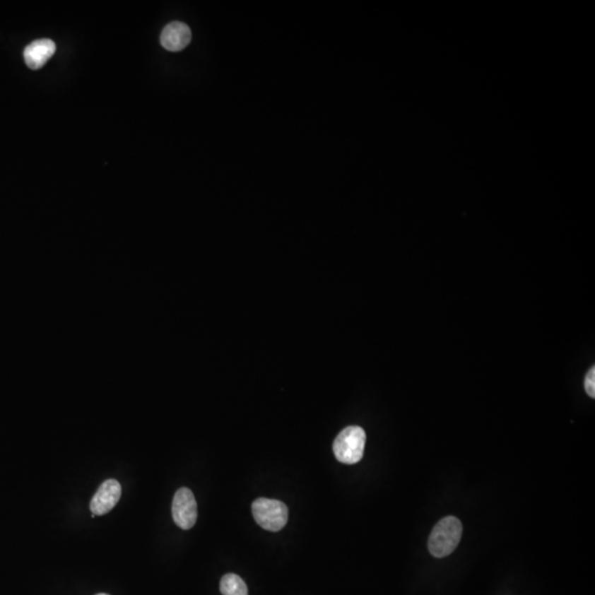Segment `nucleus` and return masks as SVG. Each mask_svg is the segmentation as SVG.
<instances>
[{
    "instance_id": "obj_9",
    "label": "nucleus",
    "mask_w": 595,
    "mask_h": 595,
    "mask_svg": "<svg viewBox=\"0 0 595 595\" xmlns=\"http://www.w3.org/2000/svg\"><path fill=\"white\" fill-rule=\"evenodd\" d=\"M585 390L591 398L595 397V368L592 367L589 370L588 375L585 377Z\"/></svg>"
},
{
    "instance_id": "obj_5",
    "label": "nucleus",
    "mask_w": 595,
    "mask_h": 595,
    "mask_svg": "<svg viewBox=\"0 0 595 595\" xmlns=\"http://www.w3.org/2000/svg\"><path fill=\"white\" fill-rule=\"evenodd\" d=\"M122 496V486L119 482L113 478L100 484L95 495L90 500V508L92 514L96 516L105 515L113 509Z\"/></svg>"
},
{
    "instance_id": "obj_1",
    "label": "nucleus",
    "mask_w": 595,
    "mask_h": 595,
    "mask_svg": "<svg viewBox=\"0 0 595 595\" xmlns=\"http://www.w3.org/2000/svg\"><path fill=\"white\" fill-rule=\"evenodd\" d=\"M462 524L453 516L443 518L433 528L429 538V551L435 558L451 555L458 547L462 537Z\"/></svg>"
},
{
    "instance_id": "obj_2",
    "label": "nucleus",
    "mask_w": 595,
    "mask_h": 595,
    "mask_svg": "<svg viewBox=\"0 0 595 595\" xmlns=\"http://www.w3.org/2000/svg\"><path fill=\"white\" fill-rule=\"evenodd\" d=\"M365 443V431L360 427L352 425L338 433L333 443V452L341 463L356 464L362 460Z\"/></svg>"
},
{
    "instance_id": "obj_4",
    "label": "nucleus",
    "mask_w": 595,
    "mask_h": 595,
    "mask_svg": "<svg viewBox=\"0 0 595 595\" xmlns=\"http://www.w3.org/2000/svg\"><path fill=\"white\" fill-rule=\"evenodd\" d=\"M172 517L175 523L184 531H189L198 519V504L192 490L187 488L177 490L172 502Z\"/></svg>"
},
{
    "instance_id": "obj_6",
    "label": "nucleus",
    "mask_w": 595,
    "mask_h": 595,
    "mask_svg": "<svg viewBox=\"0 0 595 595\" xmlns=\"http://www.w3.org/2000/svg\"><path fill=\"white\" fill-rule=\"evenodd\" d=\"M191 30L188 25L179 21L169 23L161 33L160 42L165 50L178 52L188 47L191 41Z\"/></svg>"
},
{
    "instance_id": "obj_10",
    "label": "nucleus",
    "mask_w": 595,
    "mask_h": 595,
    "mask_svg": "<svg viewBox=\"0 0 595 595\" xmlns=\"http://www.w3.org/2000/svg\"><path fill=\"white\" fill-rule=\"evenodd\" d=\"M96 595H108V594H105V593H100V594H96Z\"/></svg>"
},
{
    "instance_id": "obj_7",
    "label": "nucleus",
    "mask_w": 595,
    "mask_h": 595,
    "mask_svg": "<svg viewBox=\"0 0 595 595\" xmlns=\"http://www.w3.org/2000/svg\"><path fill=\"white\" fill-rule=\"evenodd\" d=\"M55 43L49 39L33 41L23 52L25 64L33 70H39L50 60L55 52Z\"/></svg>"
},
{
    "instance_id": "obj_3",
    "label": "nucleus",
    "mask_w": 595,
    "mask_h": 595,
    "mask_svg": "<svg viewBox=\"0 0 595 595\" xmlns=\"http://www.w3.org/2000/svg\"><path fill=\"white\" fill-rule=\"evenodd\" d=\"M256 523L266 531H279L287 525L288 507L281 500L258 498L252 505Z\"/></svg>"
},
{
    "instance_id": "obj_8",
    "label": "nucleus",
    "mask_w": 595,
    "mask_h": 595,
    "mask_svg": "<svg viewBox=\"0 0 595 595\" xmlns=\"http://www.w3.org/2000/svg\"><path fill=\"white\" fill-rule=\"evenodd\" d=\"M223 595H248L247 585L240 575L228 573L223 577L220 584Z\"/></svg>"
}]
</instances>
